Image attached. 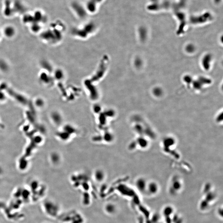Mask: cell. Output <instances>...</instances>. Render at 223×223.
Here are the masks:
<instances>
[{
    "mask_svg": "<svg viewBox=\"0 0 223 223\" xmlns=\"http://www.w3.org/2000/svg\"><path fill=\"white\" fill-rule=\"evenodd\" d=\"M136 184L138 191L141 193L146 191L147 183L145 180L142 178L138 179L136 182Z\"/></svg>",
    "mask_w": 223,
    "mask_h": 223,
    "instance_id": "7a4b0ae2",
    "label": "cell"
},
{
    "mask_svg": "<svg viewBox=\"0 0 223 223\" xmlns=\"http://www.w3.org/2000/svg\"><path fill=\"white\" fill-rule=\"evenodd\" d=\"M175 213L174 208L172 206L167 205L163 208L162 214L165 218L172 217Z\"/></svg>",
    "mask_w": 223,
    "mask_h": 223,
    "instance_id": "3957f363",
    "label": "cell"
},
{
    "mask_svg": "<svg viewBox=\"0 0 223 223\" xmlns=\"http://www.w3.org/2000/svg\"><path fill=\"white\" fill-rule=\"evenodd\" d=\"M157 223H162V222H158Z\"/></svg>",
    "mask_w": 223,
    "mask_h": 223,
    "instance_id": "52a82bcc",
    "label": "cell"
},
{
    "mask_svg": "<svg viewBox=\"0 0 223 223\" xmlns=\"http://www.w3.org/2000/svg\"><path fill=\"white\" fill-rule=\"evenodd\" d=\"M159 191V186L156 182H152L147 183L146 191L150 195H154L157 194Z\"/></svg>",
    "mask_w": 223,
    "mask_h": 223,
    "instance_id": "6da1fadb",
    "label": "cell"
},
{
    "mask_svg": "<svg viewBox=\"0 0 223 223\" xmlns=\"http://www.w3.org/2000/svg\"><path fill=\"white\" fill-rule=\"evenodd\" d=\"M172 223H183V220L179 214L174 213L172 216Z\"/></svg>",
    "mask_w": 223,
    "mask_h": 223,
    "instance_id": "277c9868",
    "label": "cell"
},
{
    "mask_svg": "<svg viewBox=\"0 0 223 223\" xmlns=\"http://www.w3.org/2000/svg\"><path fill=\"white\" fill-rule=\"evenodd\" d=\"M106 211L108 213H113L115 211L116 208L114 205L112 204L107 205L106 207Z\"/></svg>",
    "mask_w": 223,
    "mask_h": 223,
    "instance_id": "5b68a950",
    "label": "cell"
},
{
    "mask_svg": "<svg viewBox=\"0 0 223 223\" xmlns=\"http://www.w3.org/2000/svg\"><path fill=\"white\" fill-rule=\"evenodd\" d=\"M181 187V184L178 181L175 182L174 183H173L172 185V187L173 190H174L173 191H175L176 192L179 191Z\"/></svg>",
    "mask_w": 223,
    "mask_h": 223,
    "instance_id": "8992f818",
    "label": "cell"
}]
</instances>
